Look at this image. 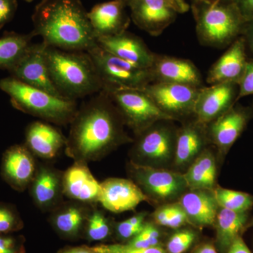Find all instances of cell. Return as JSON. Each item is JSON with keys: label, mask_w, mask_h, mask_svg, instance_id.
Wrapping results in <instances>:
<instances>
[{"label": "cell", "mask_w": 253, "mask_h": 253, "mask_svg": "<svg viewBox=\"0 0 253 253\" xmlns=\"http://www.w3.org/2000/svg\"><path fill=\"white\" fill-rule=\"evenodd\" d=\"M58 253H98L94 247H89L86 245L79 246H71L61 249Z\"/></svg>", "instance_id": "ee69618b"}, {"label": "cell", "mask_w": 253, "mask_h": 253, "mask_svg": "<svg viewBox=\"0 0 253 253\" xmlns=\"http://www.w3.org/2000/svg\"><path fill=\"white\" fill-rule=\"evenodd\" d=\"M246 45L244 37L231 43L227 51L212 65L206 82L210 84L231 83L239 84L249 61L246 58Z\"/></svg>", "instance_id": "cb8c5ba5"}, {"label": "cell", "mask_w": 253, "mask_h": 253, "mask_svg": "<svg viewBox=\"0 0 253 253\" xmlns=\"http://www.w3.org/2000/svg\"><path fill=\"white\" fill-rule=\"evenodd\" d=\"M206 1V0H193L194 5L199 4L200 3L203 2V1Z\"/></svg>", "instance_id": "f907efd6"}, {"label": "cell", "mask_w": 253, "mask_h": 253, "mask_svg": "<svg viewBox=\"0 0 253 253\" xmlns=\"http://www.w3.org/2000/svg\"><path fill=\"white\" fill-rule=\"evenodd\" d=\"M106 92L122 115L126 127L134 136L158 121H172L141 89H120Z\"/></svg>", "instance_id": "9c48e42d"}, {"label": "cell", "mask_w": 253, "mask_h": 253, "mask_svg": "<svg viewBox=\"0 0 253 253\" xmlns=\"http://www.w3.org/2000/svg\"><path fill=\"white\" fill-rule=\"evenodd\" d=\"M219 207L237 212H249L253 206V196L217 186L213 190Z\"/></svg>", "instance_id": "4dcf8cb0"}, {"label": "cell", "mask_w": 253, "mask_h": 253, "mask_svg": "<svg viewBox=\"0 0 253 253\" xmlns=\"http://www.w3.org/2000/svg\"><path fill=\"white\" fill-rule=\"evenodd\" d=\"M24 223L14 205L0 202V234H11L21 231Z\"/></svg>", "instance_id": "d6a6232c"}, {"label": "cell", "mask_w": 253, "mask_h": 253, "mask_svg": "<svg viewBox=\"0 0 253 253\" xmlns=\"http://www.w3.org/2000/svg\"><path fill=\"white\" fill-rule=\"evenodd\" d=\"M87 13L80 0H41L32 17V33L46 45L87 51L98 44Z\"/></svg>", "instance_id": "7a4b0ae2"}, {"label": "cell", "mask_w": 253, "mask_h": 253, "mask_svg": "<svg viewBox=\"0 0 253 253\" xmlns=\"http://www.w3.org/2000/svg\"><path fill=\"white\" fill-rule=\"evenodd\" d=\"M242 33L245 35L244 38L246 46H249L253 52V20L245 23Z\"/></svg>", "instance_id": "b9f144b4"}, {"label": "cell", "mask_w": 253, "mask_h": 253, "mask_svg": "<svg viewBox=\"0 0 253 253\" xmlns=\"http://www.w3.org/2000/svg\"><path fill=\"white\" fill-rule=\"evenodd\" d=\"M95 206L72 200L63 201L49 213L48 221L62 239H83L86 220Z\"/></svg>", "instance_id": "ac0fdd59"}, {"label": "cell", "mask_w": 253, "mask_h": 253, "mask_svg": "<svg viewBox=\"0 0 253 253\" xmlns=\"http://www.w3.org/2000/svg\"><path fill=\"white\" fill-rule=\"evenodd\" d=\"M177 9L178 12L183 14L187 12L189 10V5L187 4L186 0H173Z\"/></svg>", "instance_id": "bcb514c9"}, {"label": "cell", "mask_w": 253, "mask_h": 253, "mask_svg": "<svg viewBox=\"0 0 253 253\" xmlns=\"http://www.w3.org/2000/svg\"><path fill=\"white\" fill-rule=\"evenodd\" d=\"M36 158L24 144L10 146L1 159L3 180L15 191H26L36 175L38 166Z\"/></svg>", "instance_id": "9a60e30c"}, {"label": "cell", "mask_w": 253, "mask_h": 253, "mask_svg": "<svg viewBox=\"0 0 253 253\" xmlns=\"http://www.w3.org/2000/svg\"><path fill=\"white\" fill-rule=\"evenodd\" d=\"M198 234L191 229H178L169 236L166 244L168 253H184L196 242Z\"/></svg>", "instance_id": "e575fe53"}, {"label": "cell", "mask_w": 253, "mask_h": 253, "mask_svg": "<svg viewBox=\"0 0 253 253\" xmlns=\"http://www.w3.org/2000/svg\"><path fill=\"white\" fill-rule=\"evenodd\" d=\"M193 253H219L215 246L210 243L201 244Z\"/></svg>", "instance_id": "f6af8a7d"}, {"label": "cell", "mask_w": 253, "mask_h": 253, "mask_svg": "<svg viewBox=\"0 0 253 253\" xmlns=\"http://www.w3.org/2000/svg\"><path fill=\"white\" fill-rule=\"evenodd\" d=\"M147 212L136 213L126 220L120 221L115 224L114 235L121 244L126 242L137 235L143 229L147 217Z\"/></svg>", "instance_id": "1f68e13d"}, {"label": "cell", "mask_w": 253, "mask_h": 253, "mask_svg": "<svg viewBox=\"0 0 253 253\" xmlns=\"http://www.w3.org/2000/svg\"><path fill=\"white\" fill-rule=\"evenodd\" d=\"M17 6V0H0V29L14 18Z\"/></svg>", "instance_id": "ab89813d"}, {"label": "cell", "mask_w": 253, "mask_h": 253, "mask_svg": "<svg viewBox=\"0 0 253 253\" xmlns=\"http://www.w3.org/2000/svg\"><path fill=\"white\" fill-rule=\"evenodd\" d=\"M178 127L174 121H161L134 136L129 161L139 166L172 169Z\"/></svg>", "instance_id": "8992f818"}, {"label": "cell", "mask_w": 253, "mask_h": 253, "mask_svg": "<svg viewBox=\"0 0 253 253\" xmlns=\"http://www.w3.org/2000/svg\"><path fill=\"white\" fill-rule=\"evenodd\" d=\"M70 128L65 152L73 161H99L134 139L126 130L119 110L105 91L78 109Z\"/></svg>", "instance_id": "6da1fadb"}, {"label": "cell", "mask_w": 253, "mask_h": 253, "mask_svg": "<svg viewBox=\"0 0 253 253\" xmlns=\"http://www.w3.org/2000/svg\"><path fill=\"white\" fill-rule=\"evenodd\" d=\"M26 1H28V2H31V1H34V0H25Z\"/></svg>", "instance_id": "f5cc1de1"}, {"label": "cell", "mask_w": 253, "mask_h": 253, "mask_svg": "<svg viewBox=\"0 0 253 253\" xmlns=\"http://www.w3.org/2000/svg\"><path fill=\"white\" fill-rule=\"evenodd\" d=\"M167 1H168V2L169 3V4L172 5L173 7H174V9H175L176 10V11H177V9H176L175 4H174V1H173V0H167ZM177 12H178V11H177ZM178 13H179V12H178Z\"/></svg>", "instance_id": "681fc988"}, {"label": "cell", "mask_w": 253, "mask_h": 253, "mask_svg": "<svg viewBox=\"0 0 253 253\" xmlns=\"http://www.w3.org/2000/svg\"><path fill=\"white\" fill-rule=\"evenodd\" d=\"M50 77L64 97L76 100L103 90L94 62L86 51L46 46Z\"/></svg>", "instance_id": "3957f363"}, {"label": "cell", "mask_w": 253, "mask_h": 253, "mask_svg": "<svg viewBox=\"0 0 253 253\" xmlns=\"http://www.w3.org/2000/svg\"><path fill=\"white\" fill-rule=\"evenodd\" d=\"M46 46L43 42L31 44L21 59L9 71L10 76L55 96L64 97L50 77L46 61Z\"/></svg>", "instance_id": "8fae6325"}, {"label": "cell", "mask_w": 253, "mask_h": 253, "mask_svg": "<svg viewBox=\"0 0 253 253\" xmlns=\"http://www.w3.org/2000/svg\"><path fill=\"white\" fill-rule=\"evenodd\" d=\"M67 138L57 128L45 121H34L28 125L25 145L36 158L49 161L65 150Z\"/></svg>", "instance_id": "7402d4cb"}, {"label": "cell", "mask_w": 253, "mask_h": 253, "mask_svg": "<svg viewBox=\"0 0 253 253\" xmlns=\"http://www.w3.org/2000/svg\"><path fill=\"white\" fill-rule=\"evenodd\" d=\"M233 3L246 22L253 20V0H234Z\"/></svg>", "instance_id": "60d3db41"}, {"label": "cell", "mask_w": 253, "mask_h": 253, "mask_svg": "<svg viewBox=\"0 0 253 253\" xmlns=\"http://www.w3.org/2000/svg\"><path fill=\"white\" fill-rule=\"evenodd\" d=\"M186 224H189L187 216L179 203H173L172 212L168 218L165 227L173 229H180Z\"/></svg>", "instance_id": "f35d334b"}, {"label": "cell", "mask_w": 253, "mask_h": 253, "mask_svg": "<svg viewBox=\"0 0 253 253\" xmlns=\"http://www.w3.org/2000/svg\"><path fill=\"white\" fill-rule=\"evenodd\" d=\"M126 244L140 249L161 246V231L154 221H146L140 232Z\"/></svg>", "instance_id": "836d02e7"}, {"label": "cell", "mask_w": 253, "mask_h": 253, "mask_svg": "<svg viewBox=\"0 0 253 253\" xmlns=\"http://www.w3.org/2000/svg\"><path fill=\"white\" fill-rule=\"evenodd\" d=\"M129 6L133 22L151 36L162 34L178 13L167 0H136Z\"/></svg>", "instance_id": "e0dca14e"}, {"label": "cell", "mask_w": 253, "mask_h": 253, "mask_svg": "<svg viewBox=\"0 0 253 253\" xmlns=\"http://www.w3.org/2000/svg\"><path fill=\"white\" fill-rule=\"evenodd\" d=\"M201 88L155 82L141 90L172 121L181 123L195 118V106Z\"/></svg>", "instance_id": "30bf717a"}, {"label": "cell", "mask_w": 253, "mask_h": 253, "mask_svg": "<svg viewBox=\"0 0 253 253\" xmlns=\"http://www.w3.org/2000/svg\"><path fill=\"white\" fill-rule=\"evenodd\" d=\"M97 44L110 54L143 67L151 68L154 63L156 54L141 38L126 31L116 36L98 38Z\"/></svg>", "instance_id": "603a6c76"}, {"label": "cell", "mask_w": 253, "mask_h": 253, "mask_svg": "<svg viewBox=\"0 0 253 253\" xmlns=\"http://www.w3.org/2000/svg\"><path fill=\"white\" fill-rule=\"evenodd\" d=\"M253 217L249 221H248L247 224L246 226V230L249 228L253 227Z\"/></svg>", "instance_id": "7dc6e473"}, {"label": "cell", "mask_w": 253, "mask_h": 253, "mask_svg": "<svg viewBox=\"0 0 253 253\" xmlns=\"http://www.w3.org/2000/svg\"><path fill=\"white\" fill-rule=\"evenodd\" d=\"M142 202L150 204L149 199L130 179L111 177L101 183L99 204L113 213L133 211Z\"/></svg>", "instance_id": "2e32d148"}, {"label": "cell", "mask_w": 253, "mask_h": 253, "mask_svg": "<svg viewBox=\"0 0 253 253\" xmlns=\"http://www.w3.org/2000/svg\"><path fill=\"white\" fill-rule=\"evenodd\" d=\"M122 1L125 3V4L127 5V6H129V4H131L132 2H134V1H135L136 0H122Z\"/></svg>", "instance_id": "c3c4849f"}, {"label": "cell", "mask_w": 253, "mask_h": 253, "mask_svg": "<svg viewBox=\"0 0 253 253\" xmlns=\"http://www.w3.org/2000/svg\"><path fill=\"white\" fill-rule=\"evenodd\" d=\"M226 253H251V252L245 244L241 236H240L233 242Z\"/></svg>", "instance_id": "7bdbcfd3"}, {"label": "cell", "mask_w": 253, "mask_h": 253, "mask_svg": "<svg viewBox=\"0 0 253 253\" xmlns=\"http://www.w3.org/2000/svg\"><path fill=\"white\" fill-rule=\"evenodd\" d=\"M97 206L91 210L83 233V239L89 242H103L114 234L116 222Z\"/></svg>", "instance_id": "f546056e"}, {"label": "cell", "mask_w": 253, "mask_h": 253, "mask_svg": "<svg viewBox=\"0 0 253 253\" xmlns=\"http://www.w3.org/2000/svg\"><path fill=\"white\" fill-rule=\"evenodd\" d=\"M190 224L198 228L214 225L219 205L211 190L188 189L177 201Z\"/></svg>", "instance_id": "484cf974"}, {"label": "cell", "mask_w": 253, "mask_h": 253, "mask_svg": "<svg viewBox=\"0 0 253 253\" xmlns=\"http://www.w3.org/2000/svg\"><path fill=\"white\" fill-rule=\"evenodd\" d=\"M236 101L244 97L253 94V61H249L246 65V70L239 84Z\"/></svg>", "instance_id": "74e56055"}, {"label": "cell", "mask_w": 253, "mask_h": 253, "mask_svg": "<svg viewBox=\"0 0 253 253\" xmlns=\"http://www.w3.org/2000/svg\"><path fill=\"white\" fill-rule=\"evenodd\" d=\"M151 69L154 83H174L198 88L204 86L199 68L190 60L156 54Z\"/></svg>", "instance_id": "44dd1931"}, {"label": "cell", "mask_w": 253, "mask_h": 253, "mask_svg": "<svg viewBox=\"0 0 253 253\" xmlns=\"http://www.w3.org/2000/svg\"><path fill=\"white\" fill-rule=\"evenodd\" d=\"M196 34L202 45L224 47L242 33L246 21L234 3L206 0L194 5Z\"/></svg>", "instance_id": "5b68a950"}, {"label": "cell", "mask_w": 253, "mask_h": 253, "mask_svg": "<svg viewBox=\"0 0 253 253\" xmlns=\"http://www.w3.org/2000/svg\"><path fill=\"white\" fill-rule=\"evenodd\" d=\"M33 37L36 36L33 33L6 32L0 38V70L11 71L27 51Z\"/></svg>", "instance_id": "f1b7e54d"}, {"label": "cell", "mask_w": 253, "mask_h": 253, "mask_svg": "<svg viewBox=\"0 0 253 253\" xmlns=\"http://www.w3.org/2000/svg\"><path fill=\"white\" fill-rule=\"evenodd\" d=\"M211 146L206 125L196 118L181 123L176 133L175 154L172 169L184 174L200 155Z\"/></svg>", "instance_id": "4fadbf2b"}, {"label": "cell", "mask_w": 253, "mask_h": 253, "mask_svg": "<svg viewBox=\"0 0 253 253\" xmlns=\"http://www.w3.org/2000/svg\"><path fill=\"white\" fill-rule=\"evenodd\" d=\"M94 249L98 253H168L162 246L140 249L126 244H99Z\"/></svg>", "instance_id": "d590c367"}, {"label": "cell", "mask_w": 253, "mask_h": 253, "mask_svg": "<svg viewBox=\"0 0 253 253\" xmlns=\"http://www.w3.org/2000/svg\"><path fill=\"white\" fill-rule=\"evenodd\" d=\"M126 6L122 0H112L95 5L87 13L97 39L116 36L126 31L130 18L126 14Z\"/></svg>", "instance_id": "d4e9b609"}, {"label": "cell", "mask_w": 253, "mask_h": 253, "mask_svg": "<svg viewBox=\"0 0 253 253\" xmlns=\"http://www.w3.org/2000/svg\"><path fill=\"white\" fill-rule=\"evenodd\" d=\"M63 171L48 163H38L36 175L28 190L35 206L42 212L49 213L64 200Z\"/></svg>", "instance_id": "5bb4252c"}, {"label": "cell", "mask_w": 253, "mask_h": 253, "mask_svg": "<svg viewBox=\"0 0 253 253\" xmlns=\"http://www.w3.org/2000/svg\"><path fill=\"white\" fill-rule=\"evenodd\" d=\"M86 52L90 56L103 84V90L144 89L154 83L151 68L143 67L110 54L99 45Z\"/></svg>", "instance_id": "52a82bcc"}, {"label": "cell", "mask_w": 253, "mask_h": 253, "mask_svg": "<svg viewBox=\"0 0 253 253\" xmlns=\"http://www.w3.org/2000/svg\"><path fill=\"white\" fill-rule=\"evenodd\" d=\"M236 85L224 83L201 87L195 106V118L208 125L225 113L236 101Z\"/></svg>", "instance_id": "d6986e66"}, {"label": "cell", "mask_w": 253, "mask_h": 253, "mask_svg": "<svg viewBox=\"0 0 253 253\" xmlns=\"http://www.w3.org/2000/svg\"><path fill=\"white\" fill-rule=\"evenodd\" d=\"M63 194L68 200L84 204H99L101 183L88 167V163L73 161L72 166L63 171Z\"/></svg>", "instance_id": "ffe728a7"}, {"label": "cell", "mask_w": 253, "mask_h": 253, "mask_svg": "<svg viewBox=\"0 0 253 253\" xmlns=\"http://www.w3.org/2000/svg\"><path fill=\"white\" fill-rule=\"evenodd\" d=\"M221 1H224V2H227L229 1H234V0H219Z\"/></svg>", "instance_id": "816d5d0a"}, {"label": "cell", "mask_w": 253, "mask_h": 253, "mask_svg": "<svg viewBox=\"0 0 253 253\" xmlns=\"http://www.w3.org/2000/svg\"><path fill=\"white\" fill-rule=\"evenodd\" d=\"M0 89L15 109L57 126L71 124L78 111L76 100L55 96L11 76L0 80Z\"/></svg>", "instance_id": "277c9868"}, {"label": "cell", "mask_w": 253, "mask_h": 253, "mask_svg": "<svg viewBox=\"0 0 253 253\" xmlns=\"http://www.w3.org/2000/svg\"><path fill=\"white\" fill-rule=\"evenodd\" d=\"M129 179L140 188L150 204H172L189 189L184 174L172 169L139 166L130 162L126 166Z\"/></svg>", "instance_id": "ba28073f"}, {"label": "cell", "mask_w": 253, "mask_h": 253, "mask_svg": "<svg viewBox=\"0 0 253 253\" xmlns=\"http://www.w3.org/2000/svg\"><path fill=\"white\" fill-rule=\"evenodd\" d=\"M212 146H208L184 173L189 189L213 191L217 186V154Z\"/></svg>", "instance_id": "4316f807"}, {"label": "cell", "mask_w": 253, "mask_h": 253, "mask_svg": "<svg viewBox=\"0 0 253 253\" xmlns=\"http://www.w3.org/2000/svg\"><path fill=\"white\" fill-rule=\"evenodd\" d=\"M251 118V111L233 105L217 119L206 125L208 139L217 151V158H224L229 152Z\"/></svg>", "instance_id": "7c38bea8"}, {"label": "cell", "mask_w": 253, "mask_h": 253, "mask_svg": "<svg viewBox=\"0 0 253 253\" xmlns=\"http://www.w3.org/2000/svg\"><path fill=\"white\" fill-rule=\"evenodd\" d=\"M249 212H237L219 208L214 226L216 230L215 247L219 253H226L234 241L246 230Z\"/></svg>", "instance_id": "83f0119b"}, {"label": "cell", "mask_w": 253, "mask_h": 253, "mask_svg": "<svg viewBox=\"0 0 253 253\" xmlns=\"http://www.w3.org/2000/svg\"><path fill=\"white\" fill-rule=\"evenodd\" d=\"M0 253H26L24 237L0 234Z\"/></svg>", "instance_id": "8d00e7d4"}]
</instances>
